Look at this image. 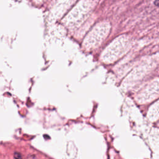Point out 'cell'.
I'll list each match as a JSON object with an SVG mask.
<instances>
[{"instance_id": "6da1fadb", "label": "cell", "mask_w": 159, "mask_h": 159, "mask_svg": "<svg viewBox=\"0 0 159 159\" xmlns=\"http://www.w3.org/2000/svg\"><path fill=\"white\" fill-rule=\"evenodd\" d=\"M14 159H22L21 154L19 152H15L14 154Z\"/></svg>"}, {"instance_id": "7a4b0ae2", "label": "cell", "mask_w": 159, "mask_h": 159, "mask_svg": "<svg viewBox=\"0 0 159 159\" xmlns=\"http://www.w3.org/2000/svg\"><path fill=\"white\" fill-rule=\"evenodd\" d=\"M154 5L157 6V7H159V0H155L154 1Z\"/></svg>"}, {"instance_id": "3957f363", "label": "cell", "mask_w": 159, "mask_h": 159, "mask_svg": "<svg viewBox=\"0 0 159 159\" xmlns=\"http://www.w3.org/2000/svg\"><path fill=\"white\" fill-rule=\"evenodd\" d=\"M27 159H36V158H35V157L34 156V155H30V156H29L28 157V158H27Z\"/></svg>"}]
</instances>
